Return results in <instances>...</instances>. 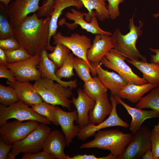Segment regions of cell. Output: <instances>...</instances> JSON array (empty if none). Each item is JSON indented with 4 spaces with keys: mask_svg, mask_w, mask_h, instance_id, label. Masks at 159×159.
Returning a JSON list of instances; mask_svg holds the SVG:
<instances>
[{
    "mask_svg": "<svg viewBox=\"0 0 159 159\" xmlns=\"http://www.w3.org/2000/svg\"><path fill=\"white\" fill-rule=\"evenodd\" d=\"M150 138L154 159H159V122L154 126L150 132Z\"/></svg>",
    "mask_w": 159,
    "mask_h": 159,
    "instance_id": "cell-37",
    "label": "cell"
},
{
    "mask_svg": "<svg viewBox=\"0 0 159 159\" xmlns=\"http://www.w3.org/2000/svg\"><path fill=\"white\" fill-rule=\"evenodd\" d=\"M40 60L37 67L43 77L55 81L65 87H69L73 89L76 88L77 86V80L76 79L65 81L57 77L55 72L57 66L49 58L46 49H43L40 52Z\"/></svg>",
    "mask_w": 159,
    "mask_h": 159,
    "instance_id": "cell-20",
    "label": "cell"
},
{
    "mask_svg": "<svg viewBox=\"0 0 159 159\" xmlns=\"http://www.w3.org/2000/svg\"><path fill=\"white\" fill-rule=\"evenodd\" d=\"M0 39L14 36V28L10 23L8 18L6 9L4 4H0Z\"/></svg>",
    "mask_w": 159,
    "mask_h": 159,
    "instance_id": "cell-32",
    "label": "cell"
},
{
    "mask_svg": "<svg viewBox=\"0 0 159 159\" xmlns=\"http://www.w3.org/2000/svg\"><path fill=\"white\" fill-rule=\"evenodd\" d=\"M83 6L82 3L79 0H54L49 25V44H50L51 37L57 33L58 20L62 11L69 7L74 6L78 9H80Z\"/></svg>",
    "mask_w": 159,
    "mask_h": 159,
    "instance_id": "cell-24",
    "label": "cell"
},
{
    "mask_svg": "<svg viewBox=\"0 0 159 159\" xmlns=\"http://www.w3.org/2000/svg\"><path fill=\"white\" fill-rule=\"evenodd\" d=\"M8 64L4 51L0 48V65L6 66Z\"/></svg>",
    "mask_w": 159,
    "mask_h": 159,
    "instance_id": "cell-46",
    "label": "cell"
},
{
    "mask_svg": "<svg viewBox=\"0 0 159 159\" xmlns=\"http://www.w3.org/2000/svg\"><path fill=\"white\" fill-rule=\"evenodd\" d=\"M50 16L39 18L35 13L28 15L14 28V36L20 46L31 56L40 54L46 49L53 51L55 47L49 43Z\"/></svg>",
    "mask_w": 159,
    "mask_h": 159,
    "instance_id": "cell-1",
    "label": "cell"
},
{
    "mask_svg": "<svg viewBox=\"0 0 159 159\" xmlns=\"http://www.w3.org/2000/svg\"><path fill=\"white\" fill-rule=\"evenodd\" d=\"M6 83L14 88L20 100L29 106L42 102L43 100L36 91L33 85L29 82H14L6 81Z\"/></svg>",
    "mask_w": 159,
    "mask_h": 159,
    "instance_id": "cell-22",
    "label": "cell"
},
{
    "mask_svg": "<svg viewBox=\"0 0 159 159\" xmlns=\"http://www.w3.org/2000/svg\"><path fill=\"white\" fill-rule=\"evenodd\" d=\"M66 159H106V156L97 157L93 154L92 155L77 154L71 157L67 155Z\"/></svg>",
    "mask_w": 159,
    "mask_h": 159,
    "instance_id": "cell-44",
    "label": "cell"
},
{
    "mask_svg": "<svg viewBox=\"0 0 159 159\" xmlns=\"http://www.w3.org/2000/svg\"><path fill=\"white\" fill-rule=\"evenodd\" d=\"M70 50L65 45L58 43L56 45L53 51L48 53L49 58L60 68L63 65L70 52Z\"/></svg>",
    "mask_w": 159,
    "mask_h": 159,
    "instance_id": "cell-33",
    "label": "cell"
},
{
    "mask_svg": "<svg viewBox=\"0 0 159 159\" xmlns=\"http://www.w3.org/2000/svg\"><path fill=\"white\" fill-rule=\"evenodd\" d=\"M135 106L141 109L149 108L159 112V85L142 97Z\"/></svg>",
    "mask_w": 159,
    "mask_h": 159,
    "instance_id": "cell-30",
    "label": "cell"
},
{
    "mask_svg": "<svg viewBox=\"0 0 159 159\" xmlns=\"http://www.w3.org/2000/svg\"><path fill=\"white\" fill-rule=\"evenodd\" d=\"M90 63L96 71L101 82L107 89L110 90L111 94L117 95L118 92L127 84L118 74L104 69L100 63Z\"/></svg>",
    "mask_w": 159,
    "mask_h": 159,
    "instance_id": "cell-17",
    "label": "cell"
},
{
    "mask_svg": "<svg viewBox=\"0 0 159 159\" xmlns=\"http://www.w3.org/2000/svg\"><path fill=\"white\" fill-rule=\"evenodd\" d=\"M150 132L146 126L141 127L133 135L125 150L117 159H140L146 151L151 149Z\"/></svg>",
    "mask_w": 159,
    "mask_h": 159,
    "instance_id": "cell-9",
    "label": "cell"
},
{
    "mask_svg": "<svg viewBox=\"0 0 159 159\" xmlns=\"http://www.w3.org/2000/svg\"><path fill=\"white\" fill-rule=\"evenodd\" d=\"M20 100L15 90L10 86L0 84V104L8 107Z\"/></svg>",
    "mask_w": 159,
    "mask_h": 159,
    "instance_id": "cell-34",
    "label": "cell"
},
{
    "mask_svg": "<svg viewBox=\"0 0 159 159\" xmlns=\"http://www.w3.org/2000/svg\"><path fill=\"white\" fill-rule=\"evenodd\" d=\"M8 63H12L22 61L31 58L30 55L23 47L16 49L4 50Z\"/></svg>",
    "mask_w": 159,
    "mask_h": 159,
    "instance_id": "cell-36",
    "label": "cell"
},
{
    "mask_svg": "<svg viewBox=\"0 0 159 159\" xmlns=\"http://www.w3.org/2000/svg\"><path fill=\"white\" fill-rule=\"evenodd\" d=\"M52 38L54 44L56 45L59 43L65 45L72 52L73 54L90 64L87 56V51L92 44L90 38L76 32L72 34L69 36H64L60 32L56 33Z\"/></svg>",
    "mask_w": 159,
    "mask_h": 159,
    "instance_id": "cell-10",
    "label": "cell"
},
{
    "mask_svg": "<svg viewBox=\"0 0 159 159\" xmlns=\"http://www.w3.org/2000/svg\"><path fill=\"white\" fill-rule=\"evenodd\" d=\"M74 58L73 54L70 53L62 66L55 72L58 78H69L74 75L73 71Z\"/></svg>",
    "mask_w": 159,
    "mask_h": 159,
    "instance_id": "cell-35",
    "label": "cell"
},
{
    "mask_svg": "<svg viewBox=\"0 0 159 159\" xmlns=\"http://www.w3.org/2000/svg\"><path fill=\"white\" fill-rule=\"evenodd\" d=\"M87 9L88 12H84L85 20L90 22L95 16L99 20L103 21L110 18L105 0H79Z\"/></svg>",
    "mask_w": 159,
    "mask_h": 159,
    "instance_id": "cell-26",
    "label": "cell"
},
{
    "mask_svg": "<svg viewBox=\"0 0 159 159\" xmlns=\"http://www.w3.org/2000/svg\"><path fill=\"white\" fill-rule=\"evenodd\" d=\"M21 159H54L55 157L49 153L44 151L31 154H24Z\"/></svg>",
    "mask_w": 159,
    "mask_h": 159,
    "instance_id": "cell-40",
    "label": "cell"
},
{
    "mask_svg": "<svg viewBox=\"0 0 159 159\" xmlns=\"http://www.w3.org/2000/svg\"><path fill=\"white\" fill-rule=\"evenodd\" d=\"M94 107L89 113V124H99L111 114L112 105L108 98L107 92L95 100Z\"/></svg>",
    "mask_w": 159,
    "mask_h": 159,
    "instance_id": "cell-23",
    "label": "cell"
},
{
    "mask_svg": "<svg viewBox=\"0 0 159 159\" xmlns=\"http://www.w3.org/2000/svg\"><path fill=\"white\" fill-rule=\"evenodd\" d=\"M159 85L149 83L140 85L127 84L118 92L117 95L132 103H137L145 94Z\"/></svg>",
    "mask_w": 159,
    "mask_h": 159,
    "instance_id": "cell-25",
    "label": "cell"
},
{
    "mask_svg": "<svg viewBox=\"0 0 159 159\" xmlns=\"http://www.w3.org/2000/svg\"><path fill=\"white\" fill-rule=\"evenodd\" d=\"M135 13L130 19L128 27L129 32L122 34L120 30L116 29L110 36L113 48L130 59L141 60L146 62V57L143 55L136 47L137 40L143 34L141 28L143 25V22L139 21V26L135 25L134 19Z\"/></svg>",
    "mask_w": 159,
    "mask_h": 159,
    "instance_id": "cell-3",
    "label": "cell"
},
{
    "mask_svg": "<svg viewBox=\"0 0 159 159\" xmlns=\"http://www.w3.org/2000/svg\"><path fill=\"white\" fill-rule=\"evenodd\" d=\"M148 49L154 54H151L150 62L159 65V49H153L150 48Z\"/></svg>",
    "mask_w": 159,
    "mask_h": 159,
    "instance_id": "cell-45",
    "label": "cell"
},
{
    "mask_svg": "<svg viewBox=\"0 0 159 159\" xmlns=\"http://www.w3.org/2000/svg\"><path fill=\"white\" fill-rule=\"evenodd\" d=\"M13 0H0V1L4 4L6 8H7L10 2Z\"/></svg>",
    "mask_w": 159,
    "mask_h": 159,
    "instance_id": "cell-48",
    "label": "cell"
},
{
    "mask_svg": "<svg viewBox=\"0 0 159 159\" xmlns=\"http://www.w3.org/2000/svg\"><path fill=\"white\" fill-rule=\"evenodd\" d=\"M83 87L87 94L94 100L107 92V89L97 76L84 82Z\"/></svg>",
    "mask_w": 159,
    "mask_h": 159,
    "instance_id": "cell-28",
    "label": "cell"
},
{
    "mask_svg": "<svg viewBox=\"0 0 159 159\" xmlns=\"http://www.w3.org/2000/svg\"><path fill=\"white\" fill-rule=\"evenodd\" d=\"M54 0H44L39 10L40 13L44 15H50L53 11Z\"/></svg>",
    "mask_w": 159,
    "mask_h": 159,
    "instance_id": "cell-43",
    "label": "cell"
},
{
    "mask_svg": "<svg viewBox=\"0 0 159 159\" xmlns=\"http://www.w3.org/2000/svg\"><path fill=\"white\" fill-rule=\"evenodd\" d=\"M54 113L64 135L67 145L69 146L73 139L77 136L81 128L78 125H74V121L78 123L77 111L74 110L72 112H66L56 105Z\"/></svg>",
    "mask_w": 159,
    "mask_h": 159,
    "instance_id": "cell-15",
    "label": "cell"
},
{
    "mask_svg": "<svg viewBox=\"0 0 159 159\" xmlns=\"http://www.w3.org/2000/svg\"><path fill=\"white\" fill-rule=\"evenodd\" d=\"M39 122L28 120L22 122L18 120L6 122L0 126V137L8 144H14L22 140L31 132Z\"/></svg>",
    "mask_w": 159,
    "mask_h": 159,
    "instance_id": "cell-8",
    "label": "cell"
},
{
    "mask_svg": "<svg viewBox=\"0 0 159 159\" xmlns=\"http://www.w3.org/2000/svg\"><path fill=\"white\" fill-rule=\"evenodd\" d=\"M13 146V144L6 143L0 137V159H8V154Z\"/></svg>",
    "mask_w": 159,
    "mask_h": 159,
    "instance_id": "cell-42",
    "label": "cell"
},
{
    "mask_svg": "<svg viewBox=\"0 0 159 159\" xmlns=\"http://www.w3.org/2000/svg\"><path fill=\"white\" fill-rule=\"evenodd\" d=\"M77 92V97L73 96L71 100L77 111L78 125L82 128L89 124V113L94 107L95 101L82 89L79 88Z\"/></svg>",
    "mask_w": 159,
    "mask_h": 159,
    "instance_id": "cell-19",
    "label": "cell"
},
{
    "mask_svg": "<svg viewBox=\"0 0 159 159\" xmlns=\"http://www.w3.org/2000/svg\"><path fill=\"white\" fill-rule=\"evenodd\" d=\"M141 159H154V156L151 149L148 150L141 157Z\"/></svg>",
    "mask_w": 159,
    "mask_h": 159,
    "instance_id": "cell-47",
    "label": "cell"
},
{
    "mask_svg": "<svg viewBox=\"0 0 159 159\" xmlns=\"http://www.w3.org/2000/svg\"><path fill=\"white\" fill-rule=\"evenodd\" d=\"M47 125L39 123L26 137L13 144L9 153V159H14L19 153L31 154L39 152L43 148L51 128Z\"/></svg>",
    "mask_w": 159,
    "mask_h": 159,
    "instance_id": "cell-5",
    "label": "cell"
},
{
    "mask_svg": "<svg viewBox=\"0 0 159 159\" xmlns=\"http://www.w3.org/2000/svg\"><path fill=\"white\" fill-rule=\"evenodd\" d=\"M71 12L67 11L65 14L68 19L74 21L73 23H69L65 21L64 18L62 19L58 22V24L62 25L64 24L70 30H73L79 25L82 29L87 32L95 34L108 35L111 36V32L103 30L99 26L97 17H93L90 22L85 20L84 16V12H82L75 9L72 8Z\"/></svg>",
    "mask_w": 159,
    "mask_h": 159,
    "instance_id": "cell-14",
    "label": "cell"
},
{
    "mask_svg": "<svg viewBox=\"0 0 159 159\" xmlns=\"http://www.w3.org/2000/svg\"><path fill=\"white\" fill-rule=\"evenodd\" d=\"M127 59L124 55L112 49L101 60L100 64L116 72L127 84L140 85L148 83L132 71L125 61Z\"/></svg>",
    "mask_w": 159,
    "mask_h": 159,
    "instance_id": "cell-6",
    "label": "cell"
},
{
    "mask_svg": "<svg viewBox=\"0 0 159 159\" xmlns=\"http://www.w3.org/2000/svg\"><path fill=\"white\" fill-rule=\"evenodd\" d=\"M29 106L21 100L8 107L0 104V126L12 118L22 121H36L48 125L51 124L46 118L36 112Z\"/></svg>",
    "mask_w": 159,
    "mask_h": 159,
    "instance_id": "cell-7",
    "label": "cell"
},
{
    "mask_svg": "<svg viewBox=\"0 0 159 159\" xmlns=\"http://www.w3.org/2000/svg\"><path fill=\"white\" fill-rule=\"evenodd\" d=\"M114 95L119 104L125 108L131 117L132 120L129 126V129L133 135L138 132L143 123L146 119L159 117V112L157 111L153 110H143L136 107H131L125 102L118 96Z\"/></svg>",
    "mask_w": 159,
    "mask_h": 159,
    "instance_id": "cell-18",
    "label": "cell"
},
{
    "mask_svg": "<svg viewBox=\"0 0 159 159\" xmlns=\"http://www.w3.org/2000/svg\"><path fill=\"white\" fill-rule=\"evenodd\" d=\"M40 0H15L6 9L8 20L14 28L17 27L28 14L35 13L41 8Z\"/></svg>",
    "mask_w": 159,
    "mask_h": 159,
    "instance_id": "cell-13",
    "label": "cell"
},
{
    "mask_svg": "<svg viewBox=\"0 0 159 159\" xmlns=\"http://www.w3.org/2000/svg\"><path fill=\"white\" fill-rule=\"evenodd\" d=\"M110 99L112 105V109L108 118L97 125L88 124L81 128L77 135L79 139L84 141L89 138L94 136L98 130L108 127L116 126L125 128L129 127V125L122 120L117 113L116 107L119 103L114 95L111 94Z\"/></svg>",
    "mask_w": 159,
    "mask_h": 159,
    "instance_id": "cell-12",
    "label": "cell"
},
{
    "mask_svg": "<svg viewBox=\"0 0 159 159\" xmlns=\"http://www.w3.org/2000/svg\"><path fill=\"white\" fill-rule=\"evenodd\" d=\"M40 60L39 54L22 61L8 63L6 66L14 72L16 81L21 82L35 81L42 77L37 68Z\"/></svg>",
    "mask_w": 159,
    "mask_h": 159,
    "instance_id": "cell-11",
    "label": "cell"
},
{
    "mask_svg": "<svg viewBox=\"0 0 159 159\" xmlns=\"http://www.w3.org/2000/svg\"><path fill=\"white\" fill-rule=\"evenodd\" d=\"M74 68L79 77L84 82L92 78L90 74V72L93 77L97 76L96 72L91 64L83 59L77 57H74Z\"/></svg>",
    "mask_w": 159,
    "mask_h": 159,
    "instance_id": "cell-29",
    "label": "cell"
},
{
    "mask_svg": "<svg viewBox=\"0 0 159 159\" xmlns=\"http://www.w3.org/2000/svg\"><path fill=\"white\" fill-rule=\"evenodd\" d=\"M0 78H6L10 82L16 80L14 73L6 66L0 65Z\"/></svg>",
    "mask_w": 159,
    "mask_h": 159,
    "instance_id": "cell-41",
    "label": "cell"
},
{
    "mask_svg": "<svg viewBox=\"0 0 159 159\" xmlns=\"http://www.w3.org/2000/svg\"><path fill=\"white\" fill-rule=\"evenodd\" d=\"M111 36L106 34H96L87 56L90 63H100L101 60L113 48Z\"/></svg>",
    "mask_w": 159,
    "mask_h": 159,
    "instance_id": "cell-16",
    "label": "cell"
},
{
    "mask_svg": "<svg viewBox=\"0 0 159 159\" xmlns=\"http://www.w3.org/2000/svg\"><path fill=\"white\" fill-rule=\"evenodd\" d=\"M107 1L108 5L107 9L109 14L110 18L112 19H116L120 14L119 6L124 0H105Z\"/></svg>",
    "mask_w": 159,
    "mask_h": 159,
    "instance_id": "cell-39",
    "label": "cell"
},
{
    "mask_svg": "<svg viewBox=\"0 0 159 159\" xmlns=\"http://www.w3.org/2000/svg\"><path fill=\"white\" fill-rule=\"evenodd\" d=\"M153 16L155 18H159V12L154 14L153 15Z\"/></svg>",
    "mask_w": 159,
    "mask_h": 159,
    "instance_id": "cell-49",
    "label": "cell"
},
{
    "mask_svg": "<svg viewBox=\"0 0 159 159\" xmlns=\"http://www.w3.org/2000/svg\"><path fill=\"white\" fill-rule=\"evenodd\" d=\"M55 105L50 104L44 101L31 106L36 112L44 117L54 125L58 126L54 111Z\"/></svg>",
    "mask_w": 159,
    "mask_h": 159,
    "instance_id": "cell-31",
    "label": "cell"
},
{
    "mask_svg": "<svg viewBox=\"0 0 159 159\" xmlns=\"http://www.w3.org/2000/svg\"><path fill=\"white\" fill-rule=\"evenodd\" d=\"M67 143L64 134L58 130L51 131L44 145L43 150L57 159H66L64 149Z\"/></svg>",
    "mask_w": 159,
    "mask_h": 159,
    "instance_id": "cell-21",
    "label": "cell"
},
{
    "mask_svg": "<svg viewBox=\"0 0 159 159\" xmlns=\"http://www.w3.org/2000/svg\"><path fill=\"white\" fill-rule=\"evenodd\" d=\"M54 81L41 77L35 81L33 86L44 101L54 105H60L71 110L73 88L65 87Z\"/></svg>",
    "mask_w": 159,
    "mask_h": 159,
    "instance_id": "cell-4",
    "label": "cell"
},
{
    "mask_svg": "<svg viewBox=\"0 0 159 159\" xmlns=\"http://www.w3.org/2000/svg\"><path fill=\"white\" fill-rule=\"evenodd\" d=\"M133 135L132 132L124 133L117 129L100 130L96 133L94 139L83 144L79 148L108 150L118 158L125 150Z\"/></svg>",
    "mask_w": 159,
    "mask_h": 159,
    "instance_id": "cell-2",
    "label": "cell"
},
{
    "mask_svg": "<svg viewBox=\"0 0 159 159\" xmlns=\"http://www.w3.org/2000/svg\"><path fill=\"white\" fill-rule=\"evenodd\" d=\"M20 46L14 36L0 39V48L4 50L11 51L17 49Z\"/></svg>",
    "mask_w": 159,
    "mask_h": 159,
    "instance_id": "cell-38",
    "label": "cell"
},
{
    "mask_svg": "<svg viewBox=\"0 0 159 159\" xmlns=\"http://www.w3.org/2000/svg\"><path fill=\"white\" fill-rule=\"evenodd\" d=\"M127 62L143 74L142 77L148 83L159 85V65L153 62L127 59Z\"/></svg>",
    "mask_w": 159,
    "mask_h": 159,
    "instance_id": "cell-27",
    "label": "cell"
}]
</instances>
